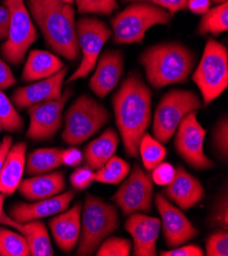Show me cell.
I'll return each instance as SVG.
<instances>
[{
	"label": "cell",
	"instance_id": "obj_30",
	"mask_svg": "<svg viewBox=\"0 0 228 256\" xmlns=\"http://www.w3.org/2000/svg\"><path fill=\"white\" fill-rule=\"evenodd\" d=\"M30 247L19 232L0 228V256H29Z\"/></svg>",
	"mask_w": 228,
	"mask_h": 256
},
{
	"label": "cell",
	"instance_id": "obj_42",
	"mask_svg": "<svg viewBox=\"0 0 228 256\" xmlns=\"http://www.w3.org/2000/svg\"><path fill=\"white\" fill-rule=\"evenodd\" d=\"M17 84V79L11 70V68L0 58V89L6 90Z\"/></svg>",
	"mask_w": 228,
	"mask_h": 256
},
{
	"label": "cell",
	"instance_id": "obj_11",
	"mask_svg": "<svg viewBox=\"0 0 228 256\" xmlns=\"http://www.w3.org/2000/svg\"><path fill=\"white\" fill-rule=\"evenodd\" d=\"M197 112L186 114L176 130L175 149L179 156L192 168L197 170H211L214 162L205 154L204 140L207 131L196 118Z\"/></svg>",
	"mask_w": 228,
	"mask_h": 256
},
{
	"label": "cell",
	"instance_id": "obj_34",
	"mask_svg": "<svg viewBox=\"0 0 228 256\" xmlns=\"http://www.w3.org/2000/svg\"><path fill=\"white\" fill-rule=\"evenodd\" d=\"M212 146L218 158L226 162L228 158V120L226 116L221 118L214 128Z\"/></svg>",
	"mask_w": 228,
	"mask_h": 256
},
{
	"label": "cell",
	"instance_id": "obj_28",
	"mask_svg": "<svg viewBox=\"0 0 228 256\" xmlns=\"http://www.w3.org/2000/svg\"><path fill=\"white\" fill-rule=\"evenodd\" d=\"M138 153L146 172H151L166 158L167 150L161 142L148 133H144L140 139Z\"/></svg>",
	"mask_w": 228,
	"mask_h": 256
},
{
	"label": "cell",
	"instance_id": "obj_4",
	"mask_svg": "<svg viewBox=\"0 0 228 256\" xmlns=\"http://www.w3.org/2000/svg\"><path fill=\"white\" fill-rule=\"evenodd\" d=\"M81 214V232L76 254L92 255L120 226L118 210L94 195H87Z\"/></svg>",
	"mask_w": 228,
	"mask_h": 256
},
{
	"label": "cell",
	"instance_id": "obj_33",
	"mask_svg": "<svg viewBox=\"0 0 228 256\" xmlns=\"http://www.w3.org/2000/svg\"><path fill=\"white\" fill-rule=\"evenodd\" d=\"M208 222L211 226H216L226 231L228 230V195L226 188L216 198Z\"/></svg>",
	"mask_w": 228,
	"mask_h": 256
},
{
	"label": "cell",
	"instance_id": "obj_37",
	"mask_svg": "<svg viewBox=\"0 0 228 256\" xmlns=\"http://www.w3.org/2000/svg\"><path fill=\"white\" fill-rule=\"evenodd\" d=\"M94 182V170L88 166L75 170L70 176V183L73 188L84 190Z\"/></svg>",
	"mask_w": 228,
	"mask_h": 256
},
{
	"label": "cell",
	"instance_id": "obj_24",
	"mask_svg": "<svg viewBox=\"0 0 228 256\" xmlns=\"http://www.w3.org/2000/svg\"><path fill=\"white\" fill-rule=\"evenodd\" d=\"M64 64L55 54L48 51L35 49L30 51L25 64L22 80L24 82H35L52 76L64 68Z\"/></svg>",
	"mask_w": 228,
	"mask_h": 256
},
{
	"label": "cell",
	"instance_id": "obj_25",
	"mask_svg": "<svg viewBox=\"0 0 228 256\" xmlns=\"http://www.w3.org/2000/svg\"><path fill=\"white\" fill-rule=\"evenodd\" d=\"M118 144V133L112 128L107 129L98 138L86 146L83 154L86 164L93 170H97L115 156Z\"/></svg>",
	"mask_w": 228,
	"mask_h": 256
},
{
	"label": "cell",
	"instance_id": "obj_1",
	"mask_svg": "<svg viewBox=\"0 0 228 256\" xmlns=\"http://www.w3.org/2000/svg\"><path fill=\"white\" fill-rule=\"evenodd\" d=\"M113 108L126 154L136 158L151 120V92L139 74L131 72L123 81L113 97Z\"/></svg>",
	"mask_w": 228,
	"mask_h": 256
},
{
	"label": "cell",
	"instance_id": "obj_12",
	"mask_svg": "<svg viewBox=\"0 0 228 256\" xmlns=\"http://www.w3.org/2000/svg\"><path fill=\"white\" fill-rule=\"evenodd\" d=\"M153 191L154 182L150 174L135 164L129 176L112 199L125 216L134 212H148L151 210Z\"/></svg>",
	"mask_w": 228,
	"mask_h": 256
},
{
	"label": "cell",
	"instance_id": "obj_43",
	"mask_svg": "<svg viewBox=\"0 0 228 256\" xmlns=\"http://www.w3.org/2000/svg\"><path fill=\"white\" fill-rule=\"evenodd\" d=\"M10 30V10L7 6H0V41L8 38Z\"/></svg>",
	"mask_w": 228,
	"mask_h": 256
},
{
	"label": "cell",
	"instance_id": "obj_50",
	"mask_svg": "<svg viewBox=\"0 0 228 256\" xmlns=\"http://www.w3.org/2000/svg\"><path fill=\"white\" fill-rule=\"evenodd\" d=\"M0 146H2V142H0Z\"/></svg>",
	"mask_w": 228,
	"mask_h": 256
},
{
	"label": "cell",
	"instance_id": "obj_19",
	"mask_svg": "<svg viewBox=\"0 0 228 256\" xmlns=\"http://www.w3.org/2000/svg\"><path fill=\"white\" fill-rule=\"evenodd\" d=\"M74 196V191H67L54 197L34 201L33 203L19 202L11 208L10 216L19 222L53 216L67 210Z\"/></svg>",
	"mask_w": 228,
	"mask_h": 256
},
{
	"label": "cell",
	"instance_id": "obj_45",
	"mask_svg": "<svg viewBox=\"0 0 228 256\" xmlns=\"http://www.w3.org/2000/svg\"><path fill=\"white\" fill-rule=\"evenodd\" d=\"M12 145H13V137L6 136L2 142V146H0V170H2L7 153L10 150Z\"/></svg>",
	"mask_w": 228,
	"mask_h": 256
},
{
	"label": "cell",
	"instance_id": "obj_27",
	"mask_svg": "<svg viewBox=\"0 0 228 256\" xmlns=\"http://www.w3.org/2000/svg\"><path fill=\"white\" fill-rule=\"evenodd\" d=\"M228 30V4H218L216 8L209 10L202 16L199 26V35H219Z\"/></svg>",
	"mask_w": 228,
	"mask_h": 256
},
{
	"label": "cell",
	"instance_id": "obj_31",
	"mask_svg": "<svg viewBox=\"0 0 228 256\" xmlns=\"http://www.w3.org/2000/svg\"><path fill=\"white\" fill-rule=\"evenodd\" d=\"M0 124L7 132L20 133L24 128V120L17 112L13 102L0 89Z\"/></svg>",
	"mask_w": 228,
	"mask_h": 256
},
{
	"label": "cell",
	"instance_id": "obj_39",
	"mask_svg": "<svg viewBox=\"0 0 228 256\" xmlns=\"http://www.w3.org/2000/svg\"><path fill=\"white\" fill-rule=\"evenodd\" d=\"M124 2H148L158 6L166 10L173 16L177 12L184 10L186 8L187 0H123Z\"/></svg>",
	"mask_w": 228,
	"mask_h": 256
},
{
	"label": "cell",
	"instance_id": "obj_23",
	"mask_svg": "<svg viewBox=\"0 0 228 256\" xmlns=\"http://www.w3.org/2000/svg\"><path fill=\"white\" fill-rule=\"evenodd\" d=\"M27 143L19 142L12 145L8 151L0 170V193L13 195L22 182V176L26 164Z\"/></svg>",
	"mask_w": 228,
	"mask_h": 256
},
{
	"label": "cell",
	"instance_id": "obj_22",
	"mask_svg": "<svg viewBox=\"0 0 228 256\" xmlns=\"http://www.w3.org/2000/svg\"><path fill=\"white\" fill-rule=\"evenodd\" d=\"M66 188L63 172L37 174L20 183L18 190L26 200L38 201L61 194Z\"/></svg>",
	"mask_w": 228,
	"mask_h": 256
},
{
	"label": "cell",
	"instance_id": "obj_44",
	"mask_svg": "<svg viewBox=\"0 0 228 256\" xmlns=\"http://www.w3.org/2000/svg\"><path fill=\"white\" fill-rule=\"evenodd\" d=\"M211 6V0H187L186 6L195 14H205Z\"/></svg>",
	"mask_w": 228,
	"mask_h": 256
},
{
	"label": "cell",
	"instance_id": "obj_5",
	"mask_svg": "<svg viewBox=\"0 0 228 256\" xmlns=\"http://www.w3.org/2000/svg\"><path fill=\"white\" fill-rule=\"evenodd\" d=\"M172 16L168 10L148 2H132L111 20L116 44L142 42L145 33L158 24H168Z\"/></svg>",
	"mask_w": 228,
	"mask_h": 256
},
{
	"label": "cell",
	"instance_id": "obj_32",
	"mask_svg": "<svg viewBox=\"0 0 228 256\" xmlns=\"http://www.w3.org/2000/svg\"><path fill=\"white\" fill-rule=\"evenodd\" d=\"M132 250V243L128 239L112 237L103 241L95 251L97 256H128Z\"/></svg>",
	"mask_w": 228,
	"mask_h": 256
},
{
	"label": "cell",
	"instance_id": "obj_41",
	"mask_svg": "<svg viewBox=\"0 0 228 256\" xmlns=\"http://www.w3.org/2000/svg\"><path fill=\"white\" fill-rule=\"evenodd\" d=\"M83 162V153L75 146L63 149L62 164L68 166H78Z\"/></svg>",
	"mask_w": 228,
	"mask_h": 256
},
{
	"label": "cell",
	"instance_id": "obj_20",
	"mask_svg": "<svg viewBox=\"0 0 228 256\" xmlns=\"http://www.w3.org/2000/svg\"><path fill=\"white\" fill-rule=\"evenodd\" d=\"M82 206L78 202L49 220L50 232L59 248L69 253L77 245L81 232Z\"/></svg>",
	"mask_w": 228,
	"mask_h": 256
},
{
	"label": "cell",
	"instance_id": "obj_17",
	"mask_svg": "<svg viewBox=\"0 0 228 256\" xmlns=\"http://www.w3.org/2000/svg\"><path fill=\"white\" fill-rule=\"evenodd\" d=\"M163 195L183 210H187L205 198V189L200 182L186 170L178 166L172 181L166 185Z\"/></svg>",
	"mask_w": 228,
	"mask_h": 256
},
{
	"label": "cell",
	"instance_id": "obj_40",
	"mask_svg": "<svg viewBox=\"0 0 228 256\" xmlns=\"http://www.w3.org/2000/svg\"><path fill=\"white\" fill-rule=\"evenodd\" d=\"M162 256H202L205 255L204 250L199 246L189 244L185 246H177L168 251H162Z\"/></svg>",
	"mask_w": 228,
	"mask_h": 256
},
{
	"label": "cell",
	"instance_id": "obj_48",
	"mask_svg": "<svg viewBox=\"0 0 228 256\" xmlns=\"http://www.w3.org/2000/svg\"><path fill=\"white\" fill-rule=\"evenodd\" d=\"M63 2H65V4H73L74 2V0H62Z\"/></svg>",
	"mask_w": 228,
	"mask_h": 256
},
{
	"label": "cell",
	"instance_id": "obj_9",
	"mask_svg": "<svg viewBox=\"0 0 228 256\" xmlns=\"http://www.w3.org/2000/svg\"><path fill=\"white\" fill-rule=\"evenodd\" d=\"M4 4L10 10V30L0 51L8 62L20 66L38 38L37 30L24 0H4Z\"/></svg>",
	"mask_w": 228,
	"mask_h": 256
},
{
	"label": "cell",
	"instance_id": "obj_49",
	"mask_svg": "<svg viewBox=\"0 0 228 256\" xmlns=\"http://www.w3.org/2000/svg\"><path fill=\"white\" fill-rule=\"evenodd\" d=\"M2 129H3V128H2V124H0V131H2Z\"/></svg>",
	"mask_w": 228,
	"mask_h": 256
},
{
	"label": "cell",
	"instance_id": "obj_2",
	"mask_svg": "<svg viewBox=\"0 0 228 256\" xmlns=\"http://www.w3.org/2000/svg\"><path fill=\"white\" fill-rule=\"evenodd\" d=\"M28 6L46 44L68 60H78L80 48L74 8L62 0H28Z\"/></svg>",
	"mask_w": 228,
	"mask_h": 256
},
{
	"label": "cell",
	"instance_id": "obj_46",
	"mask_svg": "<svg viewBox=\"0 0 228 256\" xmlns=\"http://www.w3.org/2000/svg\"><path fill=\"white\" fill-rule=\"evenodd\" d=\"M5 198H6V195L0 193V220H2V216H3V212H4V203H5Z\"/></svg>",
	"mask_w": 228,
	"mask_h": 256
},
{
	"label": "cell",
	"instance_id": "obj_8",
	"mask_svg": "<svg viewBox=\"0 0 228 256\" xmlns=\"http://www.w3.org/2000/svg\"><path fill=\"white\" fill-rule=\"evenodd\" d=\"M201 108L198 96L189 90L175 89L165 94L155 112L153 133L162 144L168 143L183 118Z\"/></svg>",
	"mask_w": 228,
	"mask_h": 256
},
{
	"label": "cell",
	"instance_id": "obj_3",
	"mask_svg": "<svg viewBox=\"0 0 228 256\" xmlns=\"http://www.w3.org/2000/svg\"><path fill=\"white\" fill-rule=\"evenodd\" d=\"M148 83L155 89L183 83L195 62L192 51L185 45L170 42L150 46L139 58Z\"/></svg>",
	"mask_w": 228,
	"mask_h": 256
},
{
	"label": "cell",
	"instance_id": "obj_14",
	"mask_svg": "<svg viewBox=\"0 0 228 256\" xmlns=\"http://www.w3.org/2000/svg\"><path fill=\"white\" fill-rule=\"evenodd\" d=\"M155 203L161 216V228L168 247L183 245L198 235V231L186 216L163 194L156 195Z\"/></svg>",
	"mask_w": 228,
	"mask_h": 256
},
{
	"label": "cell",
	"instance_id": "obj_13",
	"mask_svg": "<svg viewBox=\"0 0 228 256\" xmlns=\"http://www.w3.org/2000/svg\"><path fill=\"white\" fill-rule=\"evenodd\" d=\"M72 95V89L68 88L57 99L47 100L29 106L30 124L27 130V137L33 141L53 139L63 124V110Z\"/></svg>",
	"mask_w": 228,
	"mask_h": 256
},
{
	"label": "cell",
	"instance_id": "obj_47",
	"mask_svg": "<svg viewBox=\"0 0 228 256\" xmlns=\"http://www.w3.org/2000/svg\"><path fill=\"white\" fill-rule=\"evenodd\" d=\"M211 2L217 4H224V2H227V0H211Z\"/></svg>",
	"mask_w": 228,
	"mask_h": 256
},
{
	"label": "cell",
	"instance_id": "obj_7",
	"mask_svg": "<svg viewBox=\"0 0 228 256\" xmlns=\"http://www.w3.org/2000/svg\"><path fill=\"white\" fill-rule=\"evenodd\" d=\"M205 106L210 104L228 87V52L214 39L208 40L200 62L192 74Z\"/></svg>",
	"mask_w": 228,
	"mask_h": 256
},
{
	"label": "cell",
	"instance_id": "obj_26",
	"mask_svg": "<svg viewBox=\"0 0 228 256\" xmlns=\"http://www.w3.org/2000/svg\"><path fill=\"white\" fill-rule=\"evenodd\" d=\"M63 149L58 147L40 148L32 151L26 160V172L29 176L43 174L52 172L62 164Z\"/></svg>",
	"mask_w": 228,
	"mask_h": 256
},
{
	"label": "cell",
	"instance_id": "obj_38",
	"mask_svg": "<svg viewBox=\"0 0 228 256\" xmlns=\"http://www.w3.org/2000/svg\"><path fill=\"white\" fill-rule=\"evenodd\" d=\"M175 174V168L169 162L159 164L153 170H151L150 176L154 183L160 186L168 185Z\"/></svg>",
	"mask_w": 228,
	"mask_h": 256
},
{
	"label": "cell",
	"instance_id": "obj_21",
	"mask_svg": "<svg viewBox=\"0 0 228 256\" xmlns=\"http://www.w3.org/2000/svg\"><path fill=\"white\" fill-rule=\"evenodd\" d=\"M0 224H7L23 235L29 244L31 255L33 256H53L55 251L50 242L49 234L45 224L39 220L26 222H19L13 220L9 214L3 212Z\"/></svg>",
	"mask_w": 228,
	"mask_h": 256
},
{
	"label": "cell",
	"instance_id": "obj_6",
	"mask_svg": "<svg viewBox=\"0 0 228 256\" xmlns=\"http://www.w3.org/2000/svg\"><path fill=\"white\" fill-rule=\"evenodd\" d=\"M111 120L109 110L95 99L82 95L76 99L65 116L64 141L77 146L93 137Z\"/></svg>",
	"mask_w": 228,
	"mask_h": 256
},
{
	"label": "cell",
	"instance_id": "obj_16",
	"mask_svg": "<svg viewBox=\"0 0 228 256\" xmlns=\"http://www.w3.org/2000/svg\"><path fill=\"white\" fill-rule=\"evenodd\" d=\"M68 72L69 68L64 66L52 76L18 88L12 96L13 104L19 110H23L40 102L59 98L62 95L63 83Z\"/></svg>",
	"mask_w": 228,
	"mask_h": 256
},
{
	"label": "cell",
	"instance_id": "obj_18",
	"mask_svg": "<svg viewBox=\"0 0 228 256\" xmlns=\"http://www.w3.org/2000/svg\"><path fill=\"white\" fill-rule=\"evenodd\" d=\"M96 68L89 81V88L105 98L118 85L124 70V56L120 50H107L97 60Z\"/></svg>",
	"mask_w": 228,
	"mask_h": 256
},
{
	"label": "cell",
	"instance_id": "obj_29",
	"mask_svg": "<svg viewBox=\"0 0 228 256\" xmlns=\"http://www.w3.org/2000/svg\"><path fill=\"white\" fill-rule=\"evenodd\" d=\"M130 172V164L118 156H112L103 166L94 172V181L117 185Z\"/></svg>",
	"mask_w": 228,
	"mask_h": 256
},
{
	"label": "cell",
	"instance_id": "obj_15",
	"mask_svg": "<svg viewBox=\"0 0 228 256\" xmlns=\"http://www.w3.org/2000/svg\"><path fill=\"white\" fill-rule=\"evenodd\" d=\"M125 228L133 240V255L155 256L156 244L161 231V220L140 212L129 214Z\"/></svg>",
	"mask_w": 228,
	"mask_h": 256
},
{
	"label": "cell",
	"instance_id": "obj_36",
	"mask_svg": "<svg viewBox=\"0 0 228 256\" xmlns=\"http://www.w3.org/2000/svg\"><path fill=\"white\" fill-rule=\"evenodd\" d=\"M206 255L208 256H227L228 255V233L226 230L212 234L206 242Z\"/></svg>",
	"mask_w": 228,
	"mask_h": 256
},
{
	"label": "cell",
	"instance_id": "obj_35",
	"mask_svg": "<svg viewBox=\"0 0 228 256\" xmlns=\"http://www.w3.org/2000/svg\"><path fill=\"white\" fill-rule=\"evenodd\" d=\"M80 14H96L110 16L118 10L117 0H74Z\"/></svg>",
	"mask_w": 228,
	"mask_h": 256
},
{
	"label": "cell",
	"instance_id": "obj_10",
	"mask_svg": "<svg viewBox=\"0 0 228 256\" xmlns=\"http://www.w3.org/2000/svg\"><path fill=\"white\" fill-rule=\"evenodd\" d=\"M76 29H77V39L82 60L78 68L67 80V83L86 78L95 68L101 49L113 35L112 30L104 22L90 16L79 18L76 22Z\"/></svg>",
	"mask_w": 228,
	"mask_h": 256
}]
</instances>
